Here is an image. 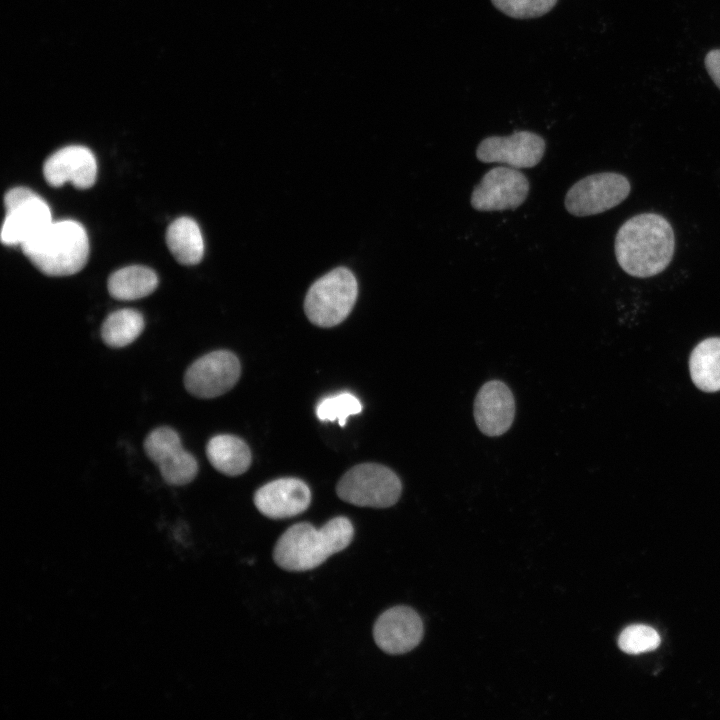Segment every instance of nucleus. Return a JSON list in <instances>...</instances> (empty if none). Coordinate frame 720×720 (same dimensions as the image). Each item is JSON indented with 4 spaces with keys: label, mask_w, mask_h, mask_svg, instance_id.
<instances>
[{
    "label": "nucleus",
    "mask_w": 720,
    "mask_h": 720,
    "mask_svg": "<svg viewBox=\"0 0 720 720\" xmlns=\"http://www.w3.org/2000/svg\"><path fill=\"white\" fill-rule=\"evenodd\" d=\"M675 237L670 223L655 213L629 218L615 237V255L627 274L637 278L655 276L670 264Z\"/></svg>",
    "instance_id": "nucleus-1"
},
{
    "label": "nucleus",
    "mask_w": 720,
    "mask_h": 720,
    "mask_svg": "<svg viewBox=\"0 0 720 720\" xmlns=\"http://www.w3.org/2000/svg\"><path fill=\"white\" fill-rule=\"evenodd\" d=\"M354 528L344 516L335 517L320 529L310 523L292 525L278 539L273 558L282 569L302 572L314 569L352 541Z\"/></svg>",
    "instance_id": "nucleus-2"
},
{
    "label": "nucleus",
    "mask_w": 720,
    "mask_h": 720,
    "mask_svg": "<svg viewBox=\"0 0 720 720\" xmlns=\"http://www.w3.org/2000/svg\"><path fill=\"white\" fill-rule=\"evenodd\" d=\"M21 247L32 264L48 276L79 272L89 255L86 230L74 220L52 221Z\"/></svg>",
    "instance_id": "nucleus-3"
},
{
    "label": "nucleus",
    "mask_w": 720,
    "mask_h": 720,
    "mask_svg": "<svg viewBox=\"0 0 720 720\" xmlns=\"http://www.w3.org/2000/svg\"><path fill=\"white\" fill-rule=\"evenodd\" d=\"M358 294L353 273L344 267L328 272L307 292L304 309L308 319L320 327H333L351 312Z\"/></svg>",
    "instance_id": "nucleus-4"
},
{
    "label": "nucleus",
    "mask_w": 720,
    "mask_h": 720,
    "mask_svg": "<svg viewBox=\"0 0 720 720\" xmlns=\"http://www.w3.org/2000/svg\"><path fill=\"white\" fill-rule=\"evenodd\" d=\"M340 499L360 507L387 508L400 498L399 477L388 467L364 463L348 470L336 487Z\"/></svg>",
    "instance_id": "nucleus-5"
},
{
    "label": "nucleus",
    "mask_w": 720,
    "mask_h": 720,
    "mask_svg": "<svg viewBox=\"0 0 720 720\" xmlns=\"http://www.w3.org/2000/svg\"><path fill=\"white\" fill-rule=\"evenodd\" d=\"M6 215L1 229L5 245H22L52 222L48 204L34 191L15 187L4 197Z\"/></svg>",
    "instance_id": "nucleus-6"
},
{
    "label": "nucleus",
    "mask_w": 720,
    "mask_h": 720,
    "mask_svg": "<svg viewBox=\"0 0 720 720\" xmlns=\"http://www.w3.org/2000/svg\"><path fill=\"white\" fill-rule=\"evenodd\" d=\"M630 190V182L624 175L615 172L589 175L568 190L565 207L579 217L600 214L623 202Z\"/></svg>",
    "instance_id": "nucleus-7"
},
{
    "label": "nucleus",
    "mask_w": 720,
    "mask_h": 720,
    "mask_svg": "<svg viewBox=\"0 0 720 720\" xmlns=\"http://www.w3.org/2000/svg\"><path fill=\"white\" fill-rule=\"evenodd\" d=\"M144 450L170 485H186L198 473L197 460L183 448L179 434L170 427L152 430L145 438Z\"/></svg>",
    "instance_id": "nucleus-8"
},
{
    "label": "nucleus",
    "mask_w": 720,
    "mask_h": 720,
    "mask_svg": "<svg viewBox=\"0 0 720 720\" xmlns=\"http://www.w3.org/2000/svg\"><path fill=\"white\" fill-rule=\"evenodd\" d=\"M240 376L238 358L230 351L217 350L195 360L186 370V390L198 398H214L229 391Z\"/></svg>",
    "instance_id": "nucleus-9"
},
{
    "label": "nucleus",
    "mask_w": 720,
    "mask_h": 720,
    "mask_svg": "<svg viewBox=\"0 0 720 720\" xmlns=\"http://www.w3.org/2000/svg\"><path fill=\"white\" fill-rule=\"evenodd\" d=\"M529 181L517 169L495 167L474 187L471 205L478 211L514 210L527 198Z\"/></svg>",
    "instance_id": "nucleus-10"
},
{
    "label": "nucleus",
    "mask_w": 720,
    "mask_h": 720,
    "mask_svg": "<svg viewBox=\"0 0 720 720\" xmlns=\"http://www.w3.org/2000/svg\"><path fill=\"white\" fill-rule=\"evenodd\" d=\"M544 139L531 131H517L509 136H490L477 149L478 160L484 163H503L514 168L536 166L545 152Z\"/></svg>",
    "instance_id": "nucleus-11"
},
{
    "label": "nucleus",
    "mask_w": 720,
    "mask_h": 720,
    "mask_svg": "<svg viewBox=\"0 0 720 720\" xmlns=\"http://www.w3.org/2000/svg\"><path fill=\"white\" fill-rule=\"evenodd\" d=\"M376 645L385 653L404 654L415 648L423 637V623L410 607L396 606L383 612L373 627Z\"/></svg>",
    "instance_id": "nucleus-12"
},
{
    "label": "nucleus",
    "mask_w": 720,
    "mask_h": 720,
    "mask_svg": "<svg viewBox=\"0 0 720 720\" xmlns=\"http://www.w3.org/2000/svg\"><path fill=\"white\" fill-rule=\"evenodd\" d=\"M43 175L46 182L53 187L70 182L77 189H88L96 181V159L87 147L67 146L46 159Z\"/></svg>",
    "instance_id": "nucleus-13"
},
{
    "label": "nucleus",
    "mask_w": 720,
    "mask_h": 720,
    "mask_svg": "<svg viewBox=\"0 0 720 720\" xmlns=\"http://www.w3.org/2000/svg\"><path fill=\"white\" fill-rule=\"evenodd\" d=\"M474 419L489 437L507 432L514 420L515 400L510 388L500 380H490L479 389L474 401Z\"/></svg>",
    "instance_id": "nucleus-14"
},
{
    "label": "nucleus",
    "mask_w": 720,
    "mask_h": 720,
    "mask_svg": "<svg viewBox=\"0 0 720 720\" xmlns=\"http://www.w3.org/2000/svg\"><path fill=\"white\" fill-rule=\"evenodd\" d=\"M311 502L309 487L297 478H281L259 488L254 495L256 508L266 517L284 519L304 512Z\"/></svg>",
    "instance_id": "nucleus-15"
},
{
    "label": "nucleus",
    "mask_w": 720,
    "mask_h": 720,
    "mask_svg": "<svg viewBox=\"0 0 720 720\" xmlns=\"http://www.w3.org/2000/svg\"><path fill=\"white\" fill-rule=\"evenodd\" d=\"M207 458L219 472L237 476L244 473L251 463V452L240 438L219 434L212 437L206 446Z\"/></svg>",
    "instance_id": "nucleus-16"
},
{
    "label": "nucleus",
    "mask_w": 720,
    "mask_h": 720,
    "mask_svg": "<svg viewBox=\"0 0 720 720\" xmlns=\"http://www.w3.org/2000/svg\"><path fill=\"white\" fill-rule=\"evenodd\" d=\"M166 244L174 258L183 265L199 263L204 254L200 228L189 217L177 218L169 225L166 231Z\"/></svg>",
    "instance_id": "nucleus-17"
},
{
    "label": "nucleus",
    "mask_w": 720,
    "mask_h": 720,
    "mask_svg": "<svg viewBox=\"0 0 720 720\" xmlns=\"http://www.w3.org/2000/svg\"><path fill=\"white\" fill-rule=\"evenodd\" d=\"M694 384L706 392L720 390V338H708L692 351L689 361Z\"/></svg>",
    "instance_id": "nucleus-18"
},
{
    "label": "nucleus",
    "mask_w": 720,
    "mask_h": 720,
    "mask_svg": "<svg viewBox=\"0 0 720 720\" xmlns=\"http://www.w3.org/2000/svg\"><path fill=\"white\" fill-rule=\"evenodd\" d=\"M158 285L156 273L145 266L133 265L117 270L108 279L110 295L117 300H135L151 294Z\"/></svg>",
    "instance_id": "nucleus-19"
},
{
    "label": "nucleus",
    "mask_w": 720,
    "mask_h": 720,
    "mask_svg": "<svg viewBox=\"0 0 720 720\" xmlns=\"http://www.w3.org/2000/svg\"><path fill=\"white\" fill-rule=\"evenodd\" d=\"M142 314L134 309H120L110 313L102 323L101 337L111 348H122L137 339L144 329Z\"/></svg>",
    "instance_id": "nucleus-20"
},
{
    "label": "nucleus",
    "mask_w": 720,
    "mask_h": 720,
    "mask_svg": "<svg viewBox=\"0 0 720 720\" xmlns=\"http://www.w3.org/2000/svg\"><path fill=\"white\" fill-rule=\"evenodd\" d=\"M362 411V405L357 397L348 392H343L323 399L316 407V415L321 421L337 420L341 427L345 426L346 420L352 415Z\"/></svg>",
    "instance_id": "nucleus-21"
},
{
    "label": "nucleus",
    "mask_w": 720,
    "mask_h": 720,
    "mask_svg": "<svg viewBox=\"0 0 720 720\" xmlns=\"http://www.w3.org/2000/svg\"><path fill=\"white\" fill-rule=\"evenodd\" d=\"M660 636L653 628L636 624L625 628L619 636L618 645L628 654H640L655 650L660 644Z\"/></svg>",
    "instance_id": "nucleus-22"
},
{
    "label": "nucleus",
    "mask_w": 720,
    "mask_h": 720,
    "mask_svg": "<svg viewBox=\"0 0 720 720\" xmlns=\"http://www.w3.org/2000/svg\"><path fill=\"white\" fill-rule=\"evenodd\" d=\"M558 0H491L495 8L515 19L538 18L553 9Z\"/></svg>",
    "instance_id": "nucleus-23"
},
{
    "label": "nucleus",
    "mask_w": 720,
    "mask_h": 720,
    "mask_svg": "<svg viewBox=\"0 0 720 720\" xmlns=\"http://www.w3.org/2000/svg\"><path fill=\"white\" fill-rule=\"evenodd\" d=\"M704 62L708 74L720 89V49L708 52Z\"/></svg>",
    "instance_id": "nucleus-24"
}]
</instances>
